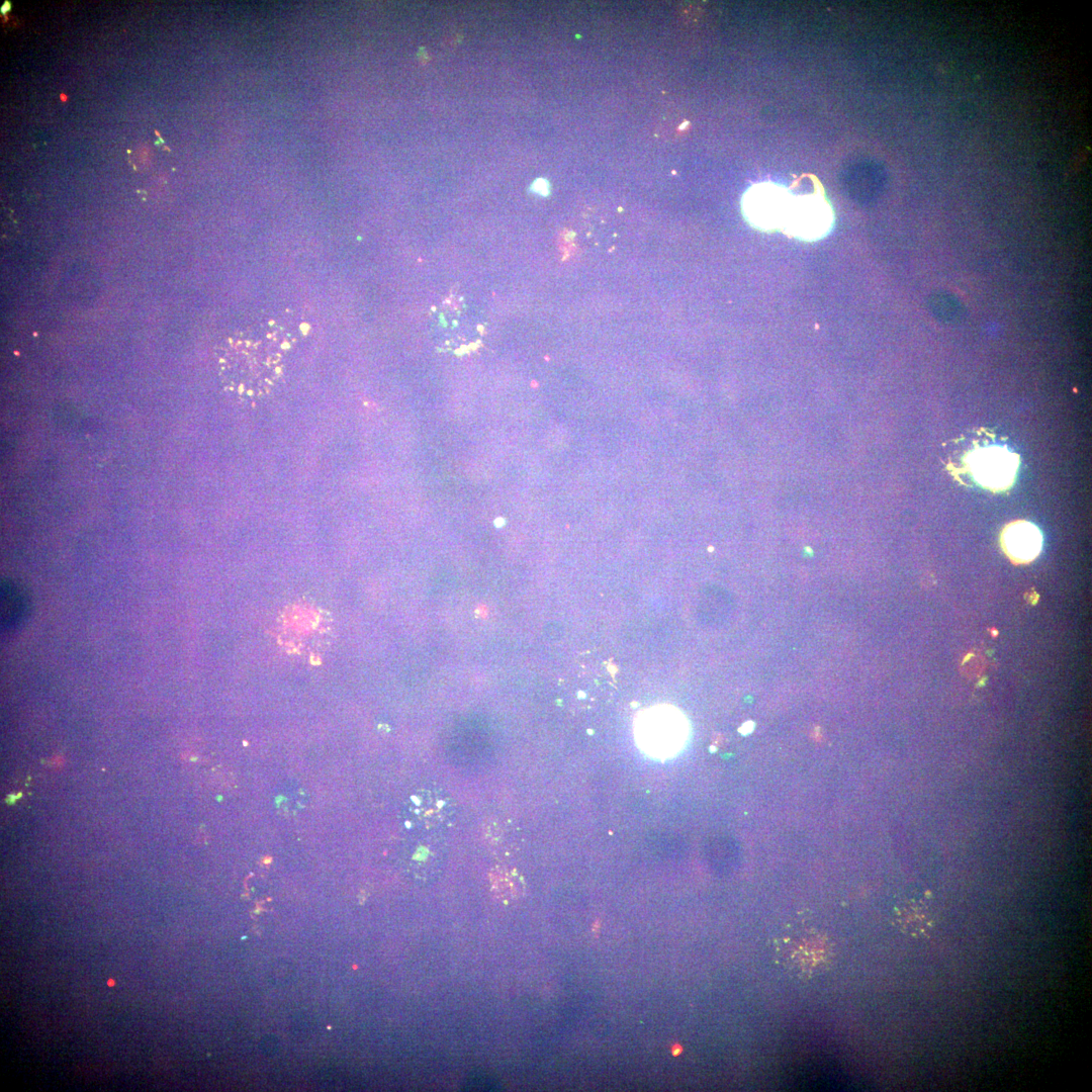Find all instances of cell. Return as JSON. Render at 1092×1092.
Wrapping results in <instances>:
<instances>
[{
    "label": "cell",
    "mask_w": 1092,
    "mask_h": 1092,
    "mask_svg": "<svg viewBox=\"0 0 1092 1092\" xmlns=\"http://www.w3.org/2000/svg\"><path fill=\"white\" fill-rule=\"evenodd\" d=\"M288 348L284 334L272 323L237 332L216 353L222 385L241 399L263 397L282 378Z\"/></svg>",
    "instance_id": "cell-1"
},
{
    "label": "cell",
    "mask_w": 1092,
    "mask_h": 1092,
    "mask_svg": "<svg viewBox=\"0 0 1092 1092\" xmlns=\"http://www.w3.org/2000/svg\"><path fill=\"white\" fill-rule=\"evenodd\" d=\"M636 744L648 756L666 759L687 744L690 723L675 706L658 704L637 713L633 723Z\"/></svg>",
    "instance_id": "cell-2"
},
{
    "label": "cell",
    "mask_w": 1092,
    "mask_h": 1092,
    "mask_svg": "<svg viewBox=\"0 0 1092 1092\" xmlns=\"http://www.w3.org/2000/svg\"><path fill=\"white\" fill-rule=\"evenodd\" d=\"M774 948L778 964L801 980L825 972L835 958L834 942L815 929L784 932L775 939Z\"/></svg>",
    "instance_id": "cell-3"
},
{
    "label": "cell",
    "mask_w": 1092,
    "mask_h": 1092,
    "mask_svg": "<svg viewBox=\"0 0 1092 1092\" xmlns=\"http://www.w3.org/2000/svg\"><path fill=\"white\" fill-rule=\"evenodd\" d=\"M834 224V211L816 180L812 193L794 194L782 232L805 242L826 237Z\"/></svg>",
    "instance_id": "cell-4"
},
{
    "label": "cell",
    "mask_w": 1092,
    "mask_h": 1092,
    "mask_svg": "<svg viewBox=\"0 0 1092 1092\" xmlns=\"http://www.w3.org/2000/svg\"><path fill=\"white\" fill-rule=\"evenodd\" d=\"M792 196L790 189L775 182L753 184L741 199L743 216L756 230L782 231Z\"/></svg>",
    "instance_id": "cell-5"
},
{
    "label": "cell",
    "mask_w": 1092,
    "mask_h": 1092,
    "mask_svg": "<svg viewBox=\"0 0 1092 1092\" xmlns=\"http://www.w3.org/2000/svg\"><path fill=\"white\" fill-rule=\"evenodd\" d=\"M456 808L452 797L437 788H423L405 805L403 823L418 834H438L450 827Z\"/></svg>",
    "instance_id": "cell-6"
},
{
    "label": "cell",
    "mask_w": 1092,
    "mask_h": 1092,
    "mask_svg": "<svg viewBox=\"0 0 1092 1092\" xmlns=\"http://www.w3.org/2000/svg\"><path fill=\"white\" fill-rule=\"evenodd\" d=\"M964 462L978 484L996 492L1013 484L1019 456L1006 447L986 446L971 450Z\"/></svg>",
    "instance_id": "cell-7"
},
{
    "label": "cell",
    "mask_w": 1092,
    "mask_h": 1092,
    "mask_svg": "<svg viewBox=\"0 0 1092 1092\" xmlns=\"http://www.w3.org/2000/svg\"><path fill=\"white\" fill-rule=\"evenodd\" d=\"M1000 543L1007 557L1016 564L1034 560L1040 553L1042 535L1039 529L1027 521L1009 523L1002 530Z\"/></svg>",
    "instance_id": "cell-8"
},
{
    "label": "cell",
    "mask_w": 1092,
    "mask_h": 1092,
    "mask_svg": "<svg viewBox=\"0 0 1092 1092\" xmlns=\"http://www.w3.org/2000/svg\"><path fill=\"white\" fill-rule=\"evenodd\" d=\"M0 593L1 627L4 631H11L26 619L30 607L29 599L25 589L10 582H2Z\"/></svg>",
    "instance_id": "cell-9"
},
{
    "label": "cell",
    "mask_w": 1092,
    "mask_h": 1092,
    "mask_svg": "<svg viewBox=\"0 0 1092 1092\" xmlns=\"http://www.w3.org/2000/svg\"><path fill=\"white\" fill-rule=\"evenodd\" d=\"M898 921L902 930L911 935L924 934L930 926L926 911L919 906L904 908L899 914Z\"/></svg>",
    "instance_id": "cell-10"
},
{
    "label": "cell",
    "mask_w": 1092,
    "mask_h": 1092,
    "mask_svg": "<svg viewBox=\"0 0 1092 1092\" xmlns=\"http://www.w3.org/2000/svg\"><path fill=\"white\" fill-rule=\"evenodd\" d=\"M532 188L535 192L541 195H547L549 193V185L544 179H537L533 183Z\"/></svg>",
    "instance_id": "cell-11"
},
{
    "label": "cell",
    "mask_w": 1092,
    "mask_h": 1092,
    "mask_svg": "<svg viewBox=\"0 0 1092 1092\" xmlns=\"http://www.w3.org/2000/svg\"><path fill=\"white\" fill-rule=\"evenodd\" d=\"M10 8H11V4H10V2H9V1H5V3H4V4L2 5V6H1V13H2V14H5V13H7V12H8L9 10H10Z\"/></svg>",
    "instance_id": "cell-12"
},
{
    "label": "cell",
    "mask_w": 1092,
    "mask_h": 1092,
    "mask_svg": "<svg viewBox=\"0 0 1092 1092\" xmlns=\"http://www.w3.org/2000/svg\"><path fill=\"white\" fill-rule=\"evenodd\" d=\"M60 97H61L62 101H66L67 98H68L64 93H61Z\"/></svg>",
    "instance_id": "cell-13"
}]
</instances>
